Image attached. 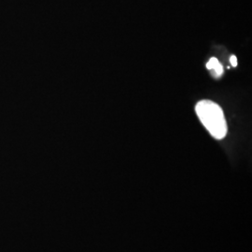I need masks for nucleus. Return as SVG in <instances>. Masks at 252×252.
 Wrapping results in <instances>:
<instances>
[{"label":"nucleus","mask_w":252,"mask_h":252,"mask_svg":"<svg viewBox=\"0 0 252 252\" xmlns=\"http://www.w3.org/2000/svg\"><path fill=\"white\" fill-rule=\"evenodd\" d=\"M195 111L202 125L216 139H222L227 135V124L222 108L211 100H201L195 106Z\"/></svg>","instance_id":"nucleus-1"},{"label":"nucleus","mask_w":252,"mask_h":252,"mask_svg":"<svg viewBox=\"0 0 252 252\" xmlns=\"http://www.w3.org/2000/svg\"><path fill=\"white\" fill-rule=\"evenodd\" d=\"M207 68L208 70H213L214 76L217 78H220L223 74V67L215 57L209 59V61L207 63Z\"/></svg>","instance_id":"nucleus-2"},{"label":"nucleus","mask_w":252,"mask_h":252,"mask_svg":"<svg viewBox=\"0 0 252 252\" xmlns=\"http://www.w3.org/2000/svg\"><path fill=\"white\" fill-rule=\"evenodd\" d=\"M230 62L232 63V65L235 67L236 65H237V58H236V56L235 55H232L231 56V58H230Z\"/></svg>","instance_id":"nucleus-3"}]
</instances>
